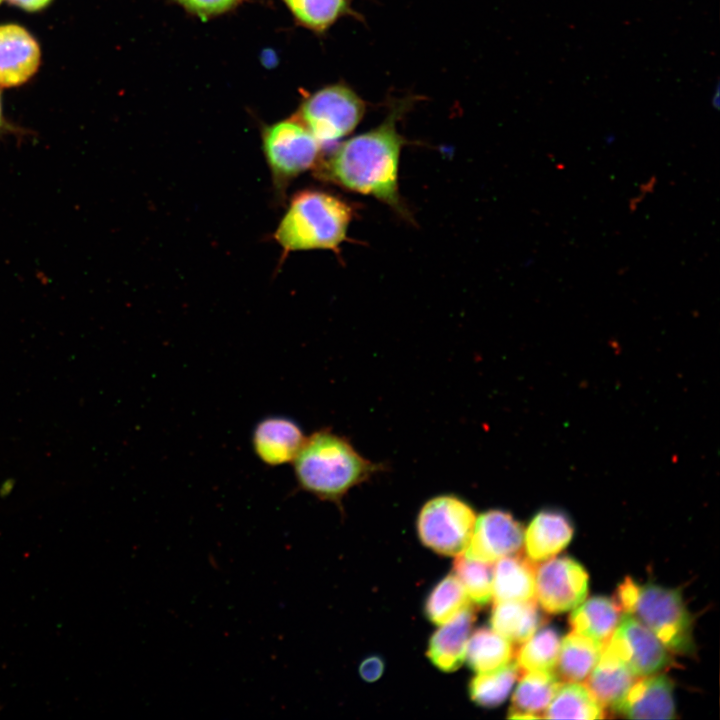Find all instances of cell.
I'll use <instances>...</instances> for the list:
<instances>
[{"instance_id": "cell-10", "label": "cell", "mask_w": 720, "mask_h": 720, "mask_svg": "<svg viewBox=\"0 0 720 720\" xmlns=\"http://www.w3.org/2000/svg\"><path fill=\"white\" fill-rule=\"evenodd\" d=\"M524 543L522 525L503 510H489L475 521L466 557L486 563L517 553Z\"/></svg>"}, {"instance_id": "cell-1", "label": "cell", "mask_w": 720, "mask_h": 720, "mask_svg": "<svg viewBox=\"0 0 720 720\" xmlns=\"http://www.w3.org/2000/svg\"><path fill=\"white\" fill-rule=\"evenodd\" d=\"M404 143L391 114L378 127L344 141L320 158L315 175L346 190L372 196L407 216L398 187Z\"/></svg>"}, {"instance_id": "cell-30", "label": "cell", "mask_w": 720, "mask_h": 720, "mask_svg": "<svg viewBox=\"0 0 720 720\" xmlns=\"http://www.w3.org/2000/svg\"><path fill=\"white\" fill-rule=\"evenodd\" d=\"M384 670L383 660L378 656L366 658L359 668L360 676L368 682L376 681L380 678Z\"/></svg>"}, {"instance_id": "cell-29", "label": "cell", "mask_w": 720, "mask_h": 720, "mask_svg": "<svg viewBox=\"0 0 720 720\" xmlns=\"http://www.w3.org/2000/svg\"><path fill=\"white\" fill-rule=\"evenodd\" d=\"M191 12L204 17L217 14L234 6L239 0H177Z\"/></svg>"}, {"instance_id": "cell-8", "label": "cell", "mask_w": 720, "mask_h": 720, "mask_svg": "<svg viewBox=\"0 0 720 720\" xmlns=\"http://www.w3.org/2000/svg\"><path fill=\"white\" fill-rule=\"evenodd\" d=\"M637 677L658 673L671 664L669 650L634 615L624 613L604 644Z\"/></svg>"}, {"instance_id": "cell-28", "label": "cell", "mask_w": 720, "mask_h": 720, "mask_svg": "<svg viewBox=\"0 0 720 720\" xmlns=\"http://www.w3.org/2000/svg\"><path fill=\"white\" fill-rule=\"evenodd\" d=\"M294 15L305 25L323 30L331 25L347 7L346 0H284Z\"/></svg>"}, {"instance_id": "cell-19", "label": "cell", "mask_w": 720, "mask_h": 720, "mask_svg": "<svg viewBox=\"0 0 720 720\" xmlns=\"http://www.w3.org/2000/svg\"><path fill=\"white\" fill-rule=\"evenodd\" d=\"M542 623L535 600L495 602L490 617L491 628L514 644L525 642Z\"/></svg>"}, {"instance_id": "cell-27", "label": "cell", "mask_w": 720, "mask_h": 720, "mask_svg": "<svg viewBox=\"0 0 720 720\" xmlns=\"http://www.w3.org/2000/svg\"><path fill=\"white\" fill-rule=\"evenodd\" d=\"M453 571L473 603L485 606L490 602L493 581V568L490 563L460 554L454 561Z\"/></svg>"}, {"instance_id": "cell-5", "label": "cell", "mask_w": 720, "mask_h": 720, "mask_svg": "<svg viewBox=\"0 0 720 720\" xmlns=\"http://www.w3.org/2000/svg\"><path fill=\"white\" fill-rule=\"evenodd\" d=\"M262 147L274 186L280 193L291 180L315 168L320 160L321 145L299 120L266 127Z\"/></svg>"}, {"instance_id": "cell-34", "label": "cell", "mask_w": 720, "mask_h": 720, "mask_svg": "<svg viewBox=\"0 0 720 720\" xmlns=\"http://www.w3.org/2000/svg\"><path fill=\"white\" fill-rule=\"evenodd\" d=\"M2 1H3V0H0V3H1Z\"/></svg>"}, {"instance_id": "cell-21", "label": "cell", "mask_w": 720, "mask_h": 720, "mask_svg": "<svg viewBox=\"0 0 720 720\" xmlns=\"http://www.w3.org/2000/svg\"><path fill=\"white\" fill-rule=\"evenodd\" d=\"M604 644L572 631L560 643L556 666L560 677L568 682L587 678L598 662Z\"/></svg>"}, {"instance_id": "cell-2", "label": "cell", "mask_w": 720, "mask_h": 720, "mask_svg": "<svg viewBox=\"0 0 720 720\" xmlns=\"http://www.w3.org/2000/svg\"><path fill=\"white\" fill-rule=\"evenodd\" d=\"M292 463L298 488L338 504L353 487L385 469L383 464L363 457L348 439L328 428L305 437Z\"/></svg>"}, {"instance_id": "cell-32", "label": "cell", "mask_w": 720, "mask_h": 720, "mask_svg": "<svg viewBox=\"0 0 720 720\" xmlns=\"http://www.w3.org/2000/svg\"><path fill=\"white\" fill-rule=\"evenodd\" d=\"M4 126V118L2 113V105H1V98H0V131Z\"/></svg>"}, {"instance_id": "cell-20", "label": "cell", "mask_w": 720, "mask_h": 720, "mask_svg": "<svg viewBox=\"0 0 720 720\" xmlns=\"http://www.w3.org/2000/svg\"><path fill=\"white\" fill-rule=\"evenodd\" d=\"M575 608L569 618L572 630L603 644L608 641L621 617L616 601L604 596L592 597Z\"/></svg>"}, {"instance_id": "cell-9", "label": "cell", "mask_w": 720, "mask_h": 720, "mask_svg": "<svg viewBox=\"0 0 720 720\" xmlns=\"http://www.w3.org/2000/svg\"><path fill=\"white\" fill-rule=\"evenodd\" d=\"M588 574L568 556L545 560L535 571V597L548 613H563L577 607L587 596Z\"/></svg>"}, {"instance_id": "cell-12", "label": "cell", "mask_w": 720, "mask_h": 720, "mask_svg": "<svg viewBox=\"0 0 720 720\" xmlns=\"http://www.w3.org/2000/svg\"><path fill=\"white\" fill-rule=\"evenodd\" d=\"M40 48L34 37L16 24L0 26V86L25 83L40 64Z\"/></svg>"}, {"instance_id": "cell-3", "label": "cell", "mask_w": 720, "mask_h": 720, "mask_svg": "<svg viewBox=\"0 0 720 720\" xmlns=\"http://www.w3.org/2000/svg\"><path fill=\"white\" fill-rule=\"evenodd\" d=\"M352 218L353 207L343 199L320 190H303L290 200L274 239L283 255L316 249L336 252Z\"/></svg>"}, {"instance_id": "cell-11", "label": "cell", "mask_w": 720, "mask_h": 720, "mask_svg": "<svg viewBox=\"0 0 720 720\" xmlns=\"http://www.w3.org/2000/svg\"><path fill=\"white\" fill-rule=\"evenodd\" d=\"M611 708L631 719H672L673 683L664 674L641 676Z\"/></svg>"}, {"instance_id": "cell-25", "label": "cell", "mask_w": 720, "mask_h": 720, "mask_svg": "<svg viewBox=\"0 0 720 720\" xmlns=\"http://www.w3.org/2000/svg\"><path fill=\"white\" fill-rule=\"evenodd\" d=\"M470 606V599L459 579L450 574L443 578L428 595L424 611L434 624L442 625Z\"/></svg>"}, {"instance_id": "cell-4", "label": "cell", "mask_w": 720, "mask_h": 720, "mask_svg": "<svg viewBox=\"0 0 720 720\" xmlns=\"http://www.w3.org/2000/svg\"><path fill=\"white\" fill-rule=\"evenodd\" d=\"M616 603L649 628L669 651L694 652L692 617L678 590L654 583L640 585L626 577L617 588Z\"/></svg>"}, {"instance_id": "cell-24", "label": "cell", "mask_w": 720, "mask_h": 720, "mask_svg": "<svg viewBox=\"0 0 720 720\" xmlns=\"http://www.w3.org/2000/svg\"><path fill=\"white\" fill-rule=\"evenodd\" d=\"M520 672L516 661H510L495 670L478 673L468 686L471 700L481 707L499 706L509 696Z\"/></svg>"}, {"instance_id": "cell-23", "label": "cell", "mask_w": 720, "mask_h": 720, "mask_svg": "<svg viewBox=\"0 0 720 720\" xmlns=\"http://www.w3.org/2000/svg\"><path fill=\"white\" fill-rule=\"evenodd\" d=\"M512 657L511 643L492 628H479L469 637L465 659L477 673L500 668L509 663Z\"/></svg>"}, {"instance_id": "cell-7", "label": "cell", "mask_w": 720, "mask_h": 720, "mask_svg": "<svg viewBox=\"0 0 720 720\" xmlns=\"http://www.w3.org/2000/svg\"><path fill=\"white\" fill-rule=\"evenodd\" d=\"M365 112L362 100L342 85L323 88L303 103L300 122L321 146L333 144L349 135Z\"/></svg>"}, {"instance_id": "cell-31", "label": "cell", "mask_w": 720, "mask_h": 720, "mask_svg": "<svg viewBox=\"0 0 720 720\" xmlns=\"http://www.w3.org/2000/svg\"><path fill=\"white\" fill-rule=\"evenodd\" d=\"M11 4L27 11H38L48 6L52 0H8Z\"/></svg>"}, {"instance_id": "cell-14", "label": "cell", "mask_w": 720, "mask_h": 720, "mask_svg": "<svg viewBox=\"0 0 720 720\" xmlns=\"http://www.w3.org/2000/svg\"><path fill=\"white\" fill-rule=\"evenodd\" d=\"M475 619V610L470 605L435 631L427 649L432 664L443 672H453L461 667Z\"/></svg>"}, {"instance_id": "cell-16", "label": "cell", "mask_w": 720, "mask_h": 720, "mask_svg": "<svg viewBox=\"0 0 720 720\" xmlns=\"http://www.w3.org/2000/svg\"><path fill=\"white\" fill-rule=\"evenodd\" d=\"M562 683L552 670L525 672L513 693L508 717L541 718L539 713H544Z\"/></svg>"}, {"instance_id": "cell-33", "label": "cell", "mask_w": 720, "mask_h": 720, "mask_svg": "<svg viewBox=\"0 0 720 720\" xmlns=\"http://www.w3.org/2000/svg\"><path fill=\"white\" fill-rule=\"evenodd\" d=\"M1 710H2V706L0 705V712H1Z\"/></svg>"}, {"instance_id": "cell-6", "label": "cell", "mask_w": 720, "mask_h": 720, "mask_svg": "<svg viewBox=\"0 0 720 720\" xmlns=\"http://www.w3.org/2000/svg\"><path fill=\"white\" fill-rule=\"evenodd\" d=\"M476 521L472 507L454 495L428 500L419 511L417 532L422 543L445 556H458L468 547Z\"/></svg>"}, {"instance_id": "cell-18", "label": "cell", "mask_w": 720, "mask_h": 720, "mask_svg": "<svg viewBox=\"0 0 720 720\" xmlns=\"http://www.w3.org/2000/svg\"><path fill=\"white\" fill-rule=\"evenodd\" d=\"M636 679L637 676L620 659L603 647L598 662L585 679V686L603 708L612 707Z\"/></svg>"}, {"instance_id": "cell-26", "label": "cell", "mask_w": 720, "mask_h": 720, "mask_svg": "<svg viewBox=\"0 0 720 720\" xmlns=\"http://www.w3.org/2000/svg\"><path fill=\"white\" fill-rule=\"evenodd\" d=\"M561 638L553 627H540L522 643L516 655L521 671L553 670L556 667Z\"/></svg>"}, {"instance_id": "cell-13", "label": "cell", "mask_w": 720, "mask_h": 720, "mask_svg": "<svg viewBox=\"0 0 720 720\" xmlns=\"http://www.w3.org/2000/svg\"><path fill=\"white\" fill-rule=\"evenodd\" d=\"M305 436L300 426L286 417H267L254 428L252 446L256 456L268 466L293 462Z\"/></svg>"}, {"instance_id": "cell-22", "label": "cell", "mask_w": 720, "mask_h": 720, "mask_svg": "<svg viewBox=\"0 0 720 720\" xmlns=\"http://www.w3.org/2000/svg\"><path fill=\"white\" fill-rule=\"evenodd\" d=\"M548 719H602L604 708L588 688L578 682L562 683L544 711Z\"/></svg>"}, {"instance_id": "cell-17", "label": "cell", "mask_w": 720, "mask_h": 720, "mask_svg": "<svg viewBox=\"0 0 720 720\" xmlns=\"http://www.w3.org/2000/svg\"><path fill=\"white\" fill-rule=\"evenodd\" d=\"M536 568L529 558L510 555L493 569L492 598L495 602L535 599Z\"/></svg>"}, {"instance_id": "cell-15", "label": "cell", "mask_w": 720, "mask_h": 720, "mask_svg": "<svg viewBox=\"0 0 720 720\" xmlns=\"http://www.w3.org/2000/svg\"><path fill=\"white\" fill-rule=\"evenodd\" d=\"M573 533V524L566 514L555 510L540 511L524 532L527 557L533 562L554 557L569 544Z\"/></svg>"}]
</instances>
